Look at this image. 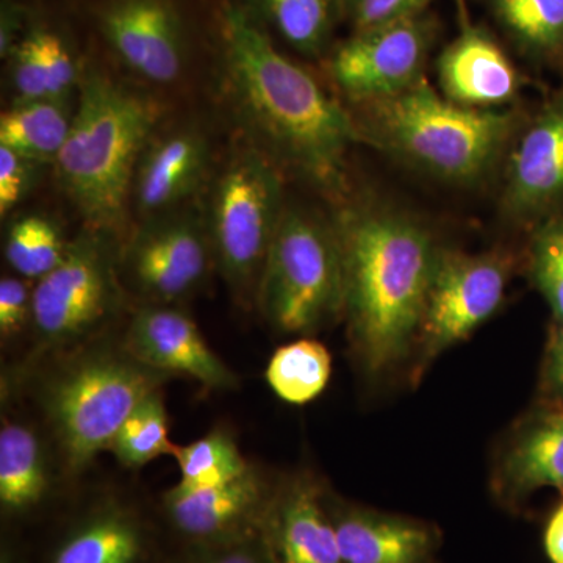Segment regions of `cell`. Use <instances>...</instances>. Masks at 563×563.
<instances>
[{
    "mask_svg": "<svg viewBox=\"0 0 563 563\" xmlns=\"http://www.w3.org/2000/svg\"><path fill=\"white\" fill-rule=\"evenodd\" d=\"M435 36L428 13L354 32L329 58V77L354 107L399 95L424 79Z\"/></svg>",
    "mask_w": 563,
    "mask_h": 563,
    "instance_id": "obj_11",
    "label": "cell"
},
{
    "mask_svg": "<svg viewBox=\"0 0 563 563\" xmlns=\"http://www.w3.org/2000/svg\"><path fill=\"white\" fill-rule=\"evenodd\" d=\"M188 563H277L272 551L263 542L261 533L214 544V547L192 548Z\"/></svg>",
    "mask_w": 563,
    "mask_h": 563,
    "instance_id": "obj_35",
    "label": "cell"
},
{
    "mask_svg": "<svg viewBox=\"0 0 563 563\" xmlns=\"http://www.w3.org/2000/svg\"><path fill=\"white\" fill-rule=\"evenodd\" d=\"M10 54L11 87L16 92V102L69 99L79 90V68L57 33L33 31Z\"/></svg>",
    "mask_w": 563,
    "mask_h": 563,
    "instance_id": "obj_23",
    "label": "cell"
},
{
    "mask_svg": "<svg viewBox=\"0 0 563 563\" xmlns=\"http://www.w3.org/2000/svg\"><path fill=\"white\" fill-rule=\"evenodd\" d=\"M121 235L84 225L62 262L33 284V339L41 355H62L98 339L125 301Z\"/></svg>",
    "mask_w": 563,
    "mask_h": 563,
    "instance_id": "obj_8",
    "label": "cell"
},
{
    "mask_svg": "<svg viewBox=\"0 0 563 563\" xmlns=\"http://www.w3.org/2000/svg\"><path fill=\"white\" fill-rule=\"evenodd\" d=\"M540 390L550 404H563V321H554L548 336Z\"/></svg>",
    "mask_w": 563,
    "mask_h": 563,
    "instance_id": "obj_36",
    "label": "cell"
},
{
    "mask_svg": "<svg viewBox=\"0 0 563 563\" xmlns=\"http://www.w3.org/2000/svg\"><path fill=\"white\" fill-rule=\"evenodd\" d=\"M514 265L512 252L501 247L483 252L442 247L415 343L420 354L417 374L498 312Z\"/></svg>",
    "mask_w": 563,
    "mask_h": 563,
    "instance_id": "obj_10",
    "label": "cell"
},
{
    "mask_svg": "<svg viewBox=\"0 0 563 563\" xmlns=\"http://www.w3.org/2000/svg\"><path fill=\"white\" fill-rule=\"evenodd\" d=\"M146 553V529L139 517L118 504H106L62 537L49 563H141Z\"/></svg>",
    "mask_w": 563,
    "mask_h": 563,
    "instance_id": "obj_21",
    "label": "cell"
},
{
    "mask_svg": "<svg viewBox=\"0 0 563 563\" xmlns=\"http://www.w3.org/2000/svg\"><path fill=\"white\" fill-rule=\"evenodd\" d=\"M161 114L157 101L109 74H81L73 128L54 165L84 225L124 231L136 166Z\"/></svg>",
    "mask_w": 563,
    "mask_h": 563,
    "instance_id": "obj_3",
    "label": "cell"
},
{
    "mask_svg": "<svg viewBox=\"0 0 563 563\" xmlns=\"http://www.w3.org/2000/svg\"><path fill=\"white\" fill-rule=\"evenodd\" d=\"M342 563H433L440 533L432 525L344 501L328 490Z\"/></svg>",
    "mask_w": 563,
    "mask_h": 563,
    "instance_id": "obj_19",
    "label": "cell"
},
{
    "mask_svg": "<svg viewBox=\"0 0 563 563\" xmlns=\"http://www.w3.org/2000/svg\"><path fill=\"white\" fill-rule=\"evenodd\" d=\"M76 106L73 98L14 102L0 117V146L41 165L54 163L68 140Z\"/></svg>",
    "mask_w": 563,
    "mask_h": 563,
    "instance_id": "obj_24",
    "label": "cell"
},
{
    "mask_svg": "<svg viewBox=\"0 0 563 563\" xmlns=\"http://www.w3.org/2000/svg\"><path fill=\"white\" fill-rule=\"evenodd\" d=\"M173 457L179 465V484L196 488L229 483L252 465L224 428L211 429L201 439L177 446Z\"/></svg>",
    "mask_w": 563,
    "mask_h": 563,
    "instance_id": "obj_29",
    "label": "cell"
},
{
    "mask_svg": "<svg viewBox=\"0 0 563 563\" xmlns=\"http://www.w3.org/2000/svg\"><path fill=\"white\" fill-rule=\"evenodd\" d=\"M133 357L168 376H188L209 390H235L239 376L211 350L181 306H136L122 336Z\"/></svg>",
    "mask_w": 563,
    "mask_h": 563,
    "instance_id": "obj_14",
    "label": "cell"
},
{
    "mask_svg": "<svg viewBox=\"0 0 563 563\" xmlns=\"http://www.w3.org/2000/svg\"><path fill=\"white\" fill-rule=\"evenodd\" d=\"M32 280L21 276H3L0 280V336L10 342L32 322Z\"/></svg>",
    "mask_w": 563,
    "mask_h": 563,
    "instance_id": "obj_33",
    "label": "cell"
},
{
    "mask_svg": "<svg viewBox=\"0 0 563 563\" xmlns=\"http://www.w3.org/2000/svg\"><path fill=\"white\" fill-rule=\"evenodd\" d=\"M531 232L529 274L537 290L550 303L555 320L563 321V213L540 221Z\"/></svg>",
    "mask_w": 563,
    "mask_h": 563,
    "instance_id": "obj_31",
    "label": "cell"
},
{
    "mask_svg": "<svg viewBox=\"0 0 563 563\" xmlns=\"http://www.w3.org/2000/svg\"><path fill=\"white\" fill-rule=\"evenodd\" d=\"M277 32L295 49L318 55L328 43L339 0H261Z\"/></svg>",
    "mask_w": 563,
    "mask_h": 563,
    "instance_id": "obj_30",
    "label": "cell"
},
{
    "mask_svg": "<svg viewBox=\"0 0 563 563\" xmlns=\"http://www.w3.org/2000/svg\"><path fill=\"white\" fill-rule=\"evenodd\" d=\"M176 450L177 444L169 440L168 410L158 388L125 418L107 451L125 468H141L162 455H174Z\"/></svg>",
    "mask_w": 563,
    "mask_h": 563,
    "instance_id": "obj_27",
    "label": "cell"
},
{
    "mask_svg": "<svg viewBox=\"0 0 563 563\" xmlns=\"http://www.w3.org/2000/svg\"><path fill=\"white\" fill-rule=\"evenodd\" d=\"M343 265V317L365 372H387L415 350L442 244L409 211L351 198L332 217Z\"/></svg>",
    "mask_w": 563,
    "mask_h": 563,
    "instance_id": "obj_2",
    "label": "cell"
},
{
    "mask_svg": "<svg viewBox=\"0 0 563 563\" xmlns=\"http://www.w3.org/2000/svg\"><path fill=\"white\" fill-rule=\"evenodd\" d=\"M284 173L242 139L211 180L203 207L217 273L233 299L250 309L287 202Z\"/></svg>",
    "mask_w": 563,
    "mask_h": 563,
    "instance_id": "obj_6",
    "label": "cell"
},
{
    "mask_svg": "<svg viewBox=\"0 0 563 563\" xmlns=\"http://www.w3.org/2000/svg\"><path fill=\"white\" fill-rule=\"evenodd\" d=\"M51 463L32 426L2 417L0 426V507L7 517L35 510L51 490Z\"/></svg>",
    "mask_w": 563,
    "mask_h": 563,
    "instance_id": "obj_22",
    "label": "cell"
},
{
    "mask_svg": "<svg viewBox=\"0 0 563 563\" xmlns=\"http://www.w3.org/2000/svg\"><path fill=\"white\" fill-rule=\"evenodd\" d=\"M325 498L310 473L277 481L258 532L277 563H342Z\"/></svg>",
    "mask_w": 563,
    "mask_h": 563,
    "instance_id": "obj_17",
    "label": "cell"
},
{
    "mask_svg": "<svg viewBox=\"0 0 563 563\" xmlns=\"http://www.w3.org/2000/svg\"><path fill=\"white\" fill-rule=\"evenodd\" d=\"M255 303L274 331L288 335H310L343 314L342 252L332 218L287 203Z\"/></svg>",
    "mask_w": 563,
    "mask_h": 563,
    "instance_id": "obj_7",
    "label": "cell"
},
{
    "mask_svg": "<svg viewBox=\"0 0 563 563\" xmlns=\"http://www.w3.org/2000/svg\"><path fill=\"white\" fill-rule=\"evenodd\" d=\"M331 376V352L309 336L277 347L265 372L274 395L291 406L314 401L328 387Z\"/></svg>",
    "mask_w": 563,
    "mask_h": 563,
    "instance_id": "obj_25",
    "label": "cell"
},
{
    "mask_svg": "<svg viewBox=\"0 0 563 563\" xmlns=\"http://www.w3.org/2000/svg\"><path fill=\"white\" fill-rule=\"evenodd\" d=\"M40 385V404L70 472L79 473L102 451L122 422L168 374L144 365L125 350L92 342L60 355Z\"/></svg>",
    "mask_w": 563,
    "mask_h": 563,
    "instance_id": "obj_5",
    "label": "cell"
},
{
    "mask_svg": "<svg viewBox=\"0 0 563 563\" xmlns=\"http://www.w3.org/2000/svg\"><path fill=\"white\" fill-rule=\"evenodd\" d=\"M41 163L0 146V214L10 213L35 185Z\"/></svg>",
    "mask_w": 563,
    "mask_h": 563,
    "instance_id": "obj_34",
    "label": "cell"
},
{
    "mask_svg": "<svg viewBox=\"0 0 563 563\" xmlns=\"http://www.w3.org/2000/svg\"><path fill=\"white\" fill-rule=\"evenodd\" d=\"M210 174V141L199 125L157 129L136 166L131 207L140 221L180 209L207 187Z\"/></svg>",
    "mask_w": 563,
    "mask_h": 563,
    "instance_id": "obj_15",
    "label": "cell"
},
{
    "mask_svg": "<svg viewBox=\"0 0 563 563\" xmlns=\"http://www.w3.org/2000/svg\"><path fill=\"white\" fill-rule=\"evenodd\" d=\"M437 79L448 101L477 110H501L523 88L517 66L498 41L466 20L439 55Z\"/></svg>",
    "mask_w": 563,
    "mask_h": 563,
    "instance_id": "obj_18",
    "label": "cell"
},
{
    "mask_svg": "<svg viewBox=\"0 0 563 563\" xmlns=\"http://www.w3.org/2000/svg\"><path fill=\"white\" fill-rule=\"evenodd\" d=\"M102 29L118 57L140 79L172 85L184 76V35L166 0H117L103 11Z\"/></svg>",
    "mask_w": 563,
    "mask_h": 563,
    "instance_id": "obj_16",
    "label": "cell"
},
{
    "mask_svg": "<svg viewBox=\"0 0 563 563\" xmlns=\"http://www.w3.org/2000/svg\"><path fill=\"white\" fill-rule=\"evenodd\" d=\"M431 0H339V11L355 32L426 13Z\"/></svg>",
    "mask_w": 563,
    "mask_h": 563,
    "instance_id": "obj_32",
    "label": "cell"
},
{
    "mask_svg": "<svg viewBox=\"0 0 563 563\" xmlns=\"http://www.w3.org/2000/svg\"><path fill=\"white\" fill-rule=\"evenodd\" d=\"M276 483L252 463L242 476L214 487L177 483L163 495V509L191 548L229 543L261 532Z\"/></svg>",
    "mask_w": 563,
    "mask_h": 563,
    "instance_id": "obj_13",
    "label": "cell"
},
{
    "mask_svg": "<svg viewBox=\"0 0 563 563\" xmlns=\"http://www.w3.org/2000/svg\"><path fill=\"white\" fill-rule=\"evenodd\" d=\"M495 20L525 54L563 57V0H487Z\"/></svg>",
    "mask_w": 563,
    "mask_h": 563,
    "instance_id": "obj_26",
    "label": "cell"
},
{
    "mask_svg": "<svg viewBox=\"0 0 563 563\" xmlns=\"http://www.w3.org/2000/svg\"><path fill=\"white\" fill-rule=\"evenodd\" d=\"M496 485L507 501L540 488L563 493V404L548 402L518 428L499 459Z\"/></svg>",
    "mask_w": 563,
    "mask_h": 563,
    "instance_id": "obj_20",
    "label": "cell"
},
{
    "mask_svg": "<svg viewBox=\"0 0 563 563\" xmlns=\"http://www.w3.org/2000/svg\"><path fill=\"white\" fill-rule=\"evenodd\" d=\"M510 150L499 210L510 224L532 229L563 207V91L520 128Z\"/></svg>",
    "mask_w": 563,
    "mask_h": 563,
    "instance_id": "obj_12",
    "label": "cell"
},
{
    "mask_svg": "<svg viewBox=\"0 0 563 563\" xmlns=\"http://www.w3.org/2000/svg\"><path fill=\"white\" fill-rule=\"evenodd\" d=\"M352 114L366 144L454 185L490 176L521 128L515 111L457 106L426 77L399 95L355 107Z\"/></svg>",
    "mask_w": 563,
    "mask_h": 563,
    "instance_id": "obj_4",
    "label": "cell"
},
{
    "mask_svg": "<svg viewBox=\"0 0 563 563\" xmlns=\"http://www.w3.org/2000/svg\"><path fill=\"white\" fill-rule=\"evenodd\" d=\"M543 547L551 563H563V503L548 520L543 533Z\"/></svg>",
    "mask_w": 563,
    "mask_h": 563,
    "instance_id": "obj_37",
    "label": "cell"
},
{
    "mask_svg": "<svg viewBox=\"0 0 563 563\" xmlns=\"http://www.w3.org/2000/svg\"><path fill=\"white\" fill-rule=\"evenodd\" d=\"M213 273L206 217L195 202L140 221L121 244V280L136 306H181Z\"/></svg>",
    "mask_w": 563,
    "mask_h": 563,
    "instance_id": "obj_9",
    "label": "cell"
},
{
    "mask_svg": "<svg viewBox=\"0 0 563 563\" xmlns=\"http://www.w3.org/2000/svg\"><path fill=\"white\" fill-rule=\"evenodd\" d=\"M222 92L244 140L284 173L340 206L352 196L350 157L366 144L352 111L277 51L250 13L222 21Z\"/></svg>",
    "mask_w": 563,
    "mask_h": 563,
    "instance_id": "obj_1",
    "label": "cell"
},
{
    "mask_svg": "<svg viewBox=\"0 0 563 563\" xmlns=\"http://www.w3.org/2000/svg\"><path fill=\"white\" fill-rule=\"evenodd\" d=\"M68 244L57 222L44 214H25L10 225L3 254L18 276L36 282L62 262Z\"/></svg>",
    "mask_w": 563,
    "mask_h": 563,
    "instance_id": "obj_28",
    "label": "cell"
}]
</instances>
